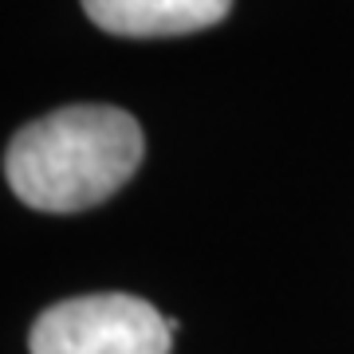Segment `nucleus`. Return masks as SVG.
Wrapping results in <instances>:
<instances>
[{"instance_id": "obj_1", "label": "nucleus", "mask_w": 354, "mask_h": 354, "mask_svg": "<svg viewBox=\"0 0 354 354\" xmlns=\"http://www.w3.org/2000/svg\"><path fill=\"white\" fill-rule=\"evenodd\" d=\"M142 150L134 114L83 102L28 122L4 153V174L28 209L79 213L122 189L138 174Z\"/></svg>"}, {"instance_id": "obj_2", "label": "nucleus", "mask_w": 354, "mask_h": 354, "mask_svg": "<svg viewBox=\"0 0 354 354\" xmlns=\"http://www.w3.org/2000/svg\"><path fill=\"white\" fill-rule=\"evenodd\" d=\"M28 346L32 354H169L174 330L153 304L102 291L48 307Z\"/></svg>"}, {"instance_id": "obj_3", "label": "nucleus", "mask_w": 354, "mask_h": 354, "mask_svg": "<svg viewBox=\"0 0 354 354\" xmlns=\"http://www.w3.org/2000/svg\"><path fill=\"white\" fill-rule=\"evenodd\" d=\"M83 8L111 36L158 39L221 24L232 0H83Z\"/></svg>"}]
</instances>
